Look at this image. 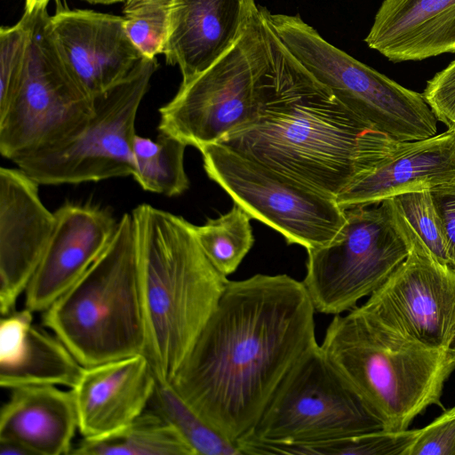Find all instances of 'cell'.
<instances>
[{"mask_svg": "<svg viewBox=\"0 0 455 455\" xmlns=\"http://www.w3.org/2000/svg\"><path fill=\"white\" fill-rule=\"evenodd\" d=\"M255 0H172L164 50L186 83L209 68L235 42Z\"/></svg>", "mask_w": 455, "mask_h": 455, "instance_id": "ac0fdd59", "label": "cell"}, {"mask_svg": "<svg viewBox=\"0 0 455 455\" xmlns=\"http://www.w3.org/2000/svg\"><path fill=\"white\" fill-rule=\"evenodd\" d=\"M210 179L251 219L307 250L328 244L345 222L336 198L307 187L222 143L200 149Z\"/></svg>", "mask_w": 455, "mask_h": 455, "instance_id": "7c38bea8", "label": "cell"}, {"mask_svg": "<svg viewBox=\"0 0 455 455\" xmlns=\"http://www.w3.org/2000/svg\"><path fill=\"white\" fill-rule=\"evenodd\" d=\"M391 200L412 233L437 259L449 264L444 235L430 189L400 194Z\"/></svg>", "mask_w": 455, "mask_h": 455, "instance_id": "83f0119b", "label": "cell"}, {"mask_svg": "<svg viewBox=\"0 0 455 455\" xmlns=\"http://www.w3.org/2000/svg\"><path fill=\"white\" fill-rule=\"evenodd\" d=\"M76 455H195L165 418L148 409L121 432L98 440L83 439L73 446Z\"/></svg>", "mask_w": 455, "mask_h": 455, "instance_id": "603a6c76", "label": "cell"}, {"mask_svg": "<svg viewBox=\"0 0 455 455\" xmlns=\"http://www.w3.org/2000/svg\"><path fill=\"white\" fill-rule=\"evenodd\" d=\"M406 455H455V406L419 429Z\"/></svg>", "mask_w": 455, "mask_h": 455, "instance_id": "f1b7e54d", "label": "cell"}, {"mask_svg": "<svg viewBox=\"0 0 455 455\" xmlns=\"http://www.w3.org/2000/svg\"><path fill=\"white\" fill-rule=\"evenodd\" d=\"M23 15L28 20L23 68L0 106V153L12 162L64 143L94 114V100L72 76L52 41L47 10Z\"/></svg>", "mask_w": 455, "mask_h": 455, "instance_id": "52a82bcc", "label": "cell"}, {"mask_svg": "<svg viewBox=\"0 0 455 455\" xmlns=\"http://www.w3.org/2000/svg\"><path fill=\"white\" fill-rule=\"evenodd\" d=\"M10 390L0 411V441L16 443L31 455L70 454L78 429L72 390L58 386Z\"/></svg>", "mask_w": 455, "mask_h": 455, "instance_id": "44dd1931", "label": "cell"}, {"mask_svg": "<svg viewBox=\"0 0 455 455\" xmlns=\"http://www.w3.org/2000/svg\"><path fill=\"white\" fill-rule=\"evenodd\" d=\"M39 184L20 168L0 169V312L15 310L55 228Z\"/></svg>", "mask_w": 455, "mask_h": 455, "instance_id": "9a60e30c", "label": "cell"}, {"mask_svg": "<svg viewBox=\"0 0 455 455\" xmlns=\"http://www.w3.org/2000/svg\"><path fill=\"white\" fill-rule=\"evenodd\" d=\"M275 37L267 10L255 3L230 47L159 108V132L200 150L250 126Z\"/></svg>", "mask_w": 455, "mask_h": 455, "instance_id": "8992f818", "label": "cell"}, {"mask_svg": "<svg viewBox=\"0 0 455 455\" xmlns=\"http://www.w3.org/2000/svg\"><path fill=\"white\" fill-rule=\"evenodd\" d=\"M55 214V228L25 291V307L47 309L74 284L110 243L118 220L107 208L66 203Z\"/></svg>", "mask_w": 455, "mask_h": 455, "instance_id": "2e32d148", "label": "cell"}, {"mask_svg": "<svg viewBox=\"0 0 455 455\" xmlns=\"http://www.w3.org/2000/svg\"><path fill=\"white\" fill-rule=\"evenodd\" d=\"M148 408L175 427L195 455H242L238 443L204 420L170 383L157 382Z\"/></svg>", "mask_w": 455, "mask_h": 455, "instance_id": "d4e9b609", "label": "cell"}, {"mask_svg": "<svg viewBox=\"0 0 455 455\" xmlns=\"http://www.w3.org/2000/svg\"><path fill=\"white\" fill-rule=\"evenodd\" d=\"M0 455H31V453L16 443L0 441Z\"/></svg>", "mask_w": 455, "mask_h": 455, "instance_id": "d6a6232c", "label": "cell"}, {"mask_svg": "<svg viewBox=\"0 0 455 455\" xmlns=\"http://www.w3.org/2000/svg\"><path fill=\"white\" fill-rule=\"evenodd\" d=\"M186 148L184 142L165 133L159 132L156 140L136 134L132 176L146 191L181 195L189 188L184 166Z\"/></svg>", "mask_w": 455, "mask_h": 455, "instance_id": "cb8c5ba5", "label": "cell"}, {"mask_svg": "<svg viewBox=\"0 0 455 455\" xmlns=\"http://www.w3.org/2000/svg\"><path fill=\"white\" fill-rule=\"evenodd\" d=\"M267 18L299 62L362 119L401 142L436 134L438 121L422 93L337 48L299 15L268 12Z\"/></svg>", "mask_w": 455, "mask_h": 455, "instance_id": "ba28073f", "label": "cell"}, {"mask_svg": "<svg viewBox=\"0 0 455 455\" xmlns=\"http://www.w3.org/2000/svg\"><path fill=\"white\" fill-rule=\"evenodd\" d=\"M157 380L144 354L84 367L71 388L84 439L116 435L148 407Z\"/></svg>", "mask_w": 455, "mask_h": 455, "instance_id": "e0dca14e", "label": "cell"}, {"mask_svg": "<svg viewBox=\"0 0 455 455\" xmlns=\"http://www.w3.org/2000/svg\"><path fill=\"white\" fill-rule=\"evenodd\" d=\"M364 42L394 63L455 53V0H384Z\"/></svg>", "mask_w": 455, "mask_h": 455, "instance_id": "d6986e66", "label": "cell"}, {"mask_svg": "<svg viewBox=\"0 0 455 455\" xmlns=\"http://www.w3.org/2000/svg\"><path fill=\"white\" fill-rule=\"evenodd\" d=\"M320 347L386 430H406L427 408L442 406L455 371V350L408 338L359 307L334 315Z\"/></svg>", "mask_w": 455, "mask_h": 455, "instance_id": "277c9868", "label": "cell"}, {"mask_svg": "<svg viewBox=\"0 0 455 455\" xmlns=\"http://www.w3.org/2000/svg\"><path fill=\"white\" fill-rule=\"evenodd\" d=\"M147 356L170 383L214 311L227 276L203 251L195 225L148 204L132 210Z\"/></svg>", "mask_w": 455, "mask_h": 455, "instance_id": "3957f363", "label": "cell"}, {"mask_svg": "<svg viewBox=\"0 0 455 455\" xmlns=\"http://www.w3.org/2000/svg\"><path fill=\"white\" fill-rule=\"evenodd\" d=\"M438 122L455 127V60L427 82L422 92Z\"/></svg>", "mask_w": 455, "mask_h": 455, "instance_id": "f546056e", "label": "cell"}, {"mask_svg": "<svg viewBox=\"0 0 455 455\" xmlns=\"http://www.w3.org/2000/svg\"><path fill=\"white\" fill-rule=\"evenodd\" d=\"M156 68V59L144 57L124 80L94 99V114L79 133L12 163L39 185L132 176L136 117Z\"/></svg>", "mask_w": 455, "mask_h": 455, "instance_id": "30bf717a", "label": "cell"}, {"mask_svg": "<svg viewBox=\"0 0 455 455\" xmlns=\"http://www.w3.org/2000/svg\"><path fill=\"white\" fill-rule=\"evenodd\" d=\"M454 129H455V127H454Z\"/></svg>", "mask_w": 455, "mask_h": 455, "instance_id": "d590c367", "label": "cell"}, {"mask_svg": "<svg viewBox=\"0 0 455 455\" xmlns=\"http://www.w3.org/2000/svg\"><path fill=\"white\" fill-rule=\"evenodd\" d=\"M33 313L24 307L3 315L0 323V365L16 363L26 345L28 334L33 324Z\"/></svg>", "mask_w": 455, "mask_h": 455, "instance_id": "4dcf8cb0", "label": "cell"}, {"mask_svg": "<svg viewBox=\"0 0 455 455\" xmlns=\"http://www.w3.org/2000/svg\"><path fill=\"white\" fill-rule=\"evenodd\" d=\"M41 320L84 367L145 353L138 241L132 213L121 217L105 251L42 312Z\"/></svg>", "mask_w": 455, "mask_h": 455, "instance_id": "5b68a950", "label": "cell"}, {"mask_svg": "<svg viewBox=\"0 0 455 455\" xmlns=\"http://www.w3.org/2000/svg\"><path fill=\"white\" fill-rule=\"evenodd\" d=\"M84 366L63 342L43 324L33 323L20 359L0 365V385L12 389L27 386L73 388Z\"/></svg>", "mask_w": 455, "mask_h": 455, "instance_id": "7402d4cb", "label": "cell"}, {"mask_svg": "<svg viewBox=\"0 0 455 455\" xmlns=\"http://www.w3.org/2000/svg\"><path fill=\"white\" fill-rule=\"evenodd\" d=\"M219 143L336 197L404 142L345 107L275 33L273 57L260 84L256 120Z\"/></svg>", "mask_w": 455, "mask_h": 455, "instance_id": "7a4b0ae2", "label": "cell"}, {"mask_svg": "<svg viewBox=\"0 0 455 455\" xmlns=\"http://www.w3.org/2000/svg\"><path fill=\"white\" fill-rule=\"evenodd\" d=\"M331 242L307 250L303 283L315 311L340 315L372 294L406 259L410 242L389 198L344 208Z\"/></svg>", "mask_w": 455, "mask_h": 455, "instance_id": "9c48e42d", "label": "cell"}, {"mask_svg": "<svg viewBox=\"0 0 455 455\" xmlns=\"http://www.w3.org/2000/svg\"><path fill=\"white\" fill-rule=\"evenodd\" d=\"M391 204L408 236L410 251L359 308L408 338L455 350V268L437 259L408 228L392 200Z\"/></svg>", "mask_w": 455, "mask_h": 455, "instance_id": "4fadbf2b", "label": "cell"}, {"mask_svg": "<svg viewBox=\"0 0 455 455\" xmlns=\"http://www.w3.org/2000/svg\"><path fill=\"white\" fill-rule=\"evenodd\" d=\"M49 30L64 63L92 100L124 80L144 58L121 16L60 10L50 17Z\"/></svg>", "mask_w": 455, "mask_h": 455, "instance_id": "5bb4252c", "label": "cell"}, {"mask_svg": "<svg viewBox=\"0 0 455 455\" xmlns=\"http://www.w3.org/2000/svg\"><path fill=\"white\" fill-rule=\"evenodd\" d=\"M50 0H25L24 12L33 13L46 9Z\"/></svg>", "mask_w": 455, "mask_h": 455, "instance_id": "836d02e7", "label": "cell"}, {"mask_svg": "<svg viewBox=\"0 0 455 455\" xmlns=\"http://www.w3.org/2000/svg\"><path fill=\"white\" fill-rule=\"evenodd\" d=\"M384 429L317 344L281 381L258 422L238 442L298 443Z\"/></svg>", "mask_w": 455, "mask_h": 455, "instance_id": "8fae6325", "label": "cell"}, {"mask_svg": "<svg viewBox=\"0 0 455 455\" xmlns=\"http://www.w3.org/2000/svg\"><path fill=\"white\" fill-rule=\"evenodd\" d=\"M441 220L449 264L455 268V180L430 189Z\"/></svg>", "mask_w": 455, "mask_h": 455, "instance_id": "1f68e13d", "label": "cell"}, {"mask_svg": "<svg viewBox=\"0 0 455 455\" xmlns=\"http://www.w3.org/2000/svg\"><path fill=\"white\" fill-rule=\"evenodd\" d=\"M172 0H125L123 9L128 36L143 57L164 53Z\"/></svg>", "mask_w": 455, "mask_h": 455, "instance_id": "4316f807", "label": "cell"}, {"mask_svg": "<svg viewBox=\"0 0 455 455\" xmlns=\"http://www.w3.org/2000/svg\"><path fill=\"white\" fill-rule=\"evenodd\" d=\"M250 215L239 205L217 219L195 226L198 242L213 267L227 276L236 270L253 245Z\"/></svg>", "mask_w": 455, "mask_h": 455, "instance_id": "484cf974", "label": "cell"}, {"mask_svg": "<svg viewBox=\"0 0 455 455\" xmlns=\"http://www.w3.org/2000/svg\"><path fill=\"white\" fill-rule=\"evenodd\" d=\"M455 180V129L406 141L373 171L335 198L342 208L370 204Z\"/></svg>", "mask_w": 455, "mask_h": 455, "instance_id": "ffe728a7", "label": "cell"}, {"mask_svg": "<svg viewBox=\"0 0 455 455\" xmlns=\"http://www.w3.org/2000/svg\"><path fill=\"white\" fill-rule=\"evenodd\" d=\"M315 311L303 282L287 275L228 280L170 384L204 420L238 443L290 370L318 344Z\"/></svg>", "mask_w": 455, "mask_h": 455, "instance_id": "6da1fadb", "label": "cell"}, {"mask_svg": "<svg viewBox=\"0 0 455 455\" xmlns=\"http://www.w3.org/2000/svg\"><path fill=\"white\" fill-rule=\"evenodd\" d=\"M89 4H111L120 2H125V0H84Z\"/></svg>", "mask_w": 455, "mask_h": 455, "instance_id": "e575fe53", "label": "cell"}]
</instances>
